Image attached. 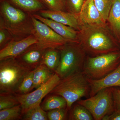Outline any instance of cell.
<instances>
[{
  "instance_id": "cell-31",
  "label": "cell",
  "mask_w": 120,
  "mask_h": 120,
  "mask_svg": "<svg viewBox=\"0 0 120 120\" xmlns=\"http://www.w3.org/2000/svg\"><path fill=\"white\" fill-rule=\"evenodd\" d=\"M102 120H120V109L115 110L111 114L105 116Z\"/></svg>"
},
{
  "instance_id": "cell-24",
  "label": "cell",
  "mask_w": 120,
  "mask_h": 120,
  "mask_svg": "<svg viewBox=\"0 0 120 120\" xmlns=\"http://www.w3.org/2000/svg\"><path fill=\"white\" fill-rule=\"evenodd\" d=\"M15 4L26 11H34L39 10L42 5L39 0H11Z\"/></svg>"
},
{
  "instance_id": "cell-18",
  "label": "cell",
  "mask_w": 120,
  "mask_h": 120,
  "mask_svg": "<svg viewBox=\"0 0 120 120\" xmlns=\"http://www.w3.org/2000/svg\"><path fill=\"white\" fill-rule=\"evenodd\" d=\"M56 49H49L45 52L43 54L41 64L45 65L55 73L60 64V51Z\"/></svg>"
},
{
  "instance_id": "cell-10",
  "label": "cell",
  "mask_w": 120,
  "mask_h": 120,
  "mask_svg": "<svg viewBox=\"0 0 120 120\" xmlns=\"http://www.w3.org/2000/svg\"><path fill=\"white\" fill-rule=\"evenodd\" d=\"M87 79L90 86L89 97H92L105 88L120 87V63L116 69L102 79L97 80Z\"/></svg>"
},
{
  "instance_id": "cell-33",
  "label": "cell",
  "mask_w": 120,
  "mask_h": 120,
  "mask_svg": "<svg viewBox=\"0 0 120 120\" xmlns=\"http://www.w3.org/2000/svg\"></svg>"
},
{
  "instance_id": "cell-6",
  "label": "cell",
  "mask_w": 120,
  "mask_h": 120,
  "mask_svg": "<svg viewBox=\"0 0 120 120\" xmlns=\"http://www.w3.org/2000/svg\"><path fill=\"white\" fill-rule=\"evenodd\" d=\"M92 114L94 120H101L106 115L111 114L115 109L112 87L101 90L92 97L77 101Z\"/></svg>"
},
{
  "instance_id": "cell-2",
  "label": "cell",
  "mask_w": 120,
  "mask_h": 120,
  "mask_svg": "<svg viewBox=\"0 0 120 120\" xmlns=\"http://www.w3.org/2000/svg\"><path fill=\"white\" fill-rule=\"evenodd\" d=\"M90 86L88 79L82 71L77 72L61 79L50 92L64 98L67 108L71 109L75 102L84 97H90Z\"/></svg>"
},
{
  "instance_id": "cell-25",
  "label": "cell",
  "mask_w": 120,
  "mask_h": 120,
  "mask_svg": "<svg viewBox=\"0 0 120 120\" xmlns=\"http://www.w3.org/2000/svg\"><path fill=\"white\" fill-rule=\"evenodd\" d=\"M14 94H0V110L6 109L19 105Z\"/></svg>"
},
{
  "instance_id": "cell-1",
  "label": "cell",
  "mask_w": 120,
  "mask_h": 120,
  "mask_svg": "<svg viewBox=\"0 0 120 120\" xmlns=\"http://www.w3.org/2000/svg\"><path fill=\"white\" fill-rule=\"evenodd\" d=\"M78 41L91 56L120 51V42L106 23L82 25Z\"/></svg>"
},
{
  "instance_id": "cell-15",
  "label": "cell",
  "mask_w": 120,
  "mask_h": 120,
  "mask_svg": "<svg viewBox=\"0 0 120 120\" xmlns=\"http://www.w3.org/2000/svg\"><path fill=\"white\" fill-rule=\"evenodd\" d=\"M43 50L37 47L36 49L29 50L23 54L21 61H19L30 70H34L42 64Z\"/></svg>"
},
{
  "instance_id": "cell-21",
  "label": "cell",
  "mask_w": 120,
  "mask_h": 120,
  "mask_svg": "<svg viewBox=\"0 0 120 120\" xmlns=\"http://www.w3.org/2000/svg\"><path fill=\"white\" fill-rule=\"evenodd\" d=\"M22 119L24 120H48L47 113L40 105L31 107L27 110L22 114Z\"/></svg>"
},
{
  "instance_id": "cell-17",
  "label": "cell",
  "mask_w": 120,
  "mask_h": 120,
  "mask_svg": "<svg viewBox=\"0 0 120 120\" xmlns=\"http://www.w3.org/2000/svg\"><path fill=\"white\" fill-rule=\"evenodd\" d=\"M55 72L49 69L45 65L41 64L34 70L32 90L37 89L47 82Z\"/></svg>"
},
{
  "instance_id": "cell-14",
  "label": "cell",
  "mask_w": 120,
  "mask_h": 120,
  "mask_svg": "<svg viewBox=\"0 0 120 120\" xmlns=\"http://www.w3.org/2000/svg\"><path fill=\"white\" fill-rule=\"evenodd\" d=\"M107 20L114 36L120 43V0H112Z\"/></svg>"
},
{
  "instance_id": "cell-5",
  "label": "cell",
  "mask_w": 120,
  "mask_h": 120,
  "mask_svg": "<svg viewBox=\"0 0 120 120\" xmlns=\"http://www.w3.org/2000/svg\"><path fill=\"white\" fill-rule=\"evenodd\" d=\"M120 63V51L86 57L83 73L87 79H102L116 69Z\"/></svg>"
},
{
  "instance_id": "cell-16",
  "label": "cell",
  "mask_w": 120,
  "mask_h": 120,
  "mask_svg": "<svg viewBox=\"0 0 120 120\" xmlns=\"http://www.w3.org/2000/svg\"><path fill=\"white\" fill-rule=\"evenodd\" d=\"M1 11L7 21L12 24L22 23L26 19V15L23 12L15 8L5 1L1 5Z\"/></svg>"
},
{
  "instance_id": "cell-32",
  "label": "cell",
  "mask_w": 120,
  "mask_h": 120,
  "mask_svg": "<svg viewBox=\"0 0 120 120\" xmlns=\"http://www.w3.org/2000/svg\"><path fill=\"white\" fill-rule=\"evenodd\" d=\"M6 35L4 31L1 30L0 31V46L2 45L3 42L4 41L5 39Z\"/></svg>"
},
{
  "instance_id": "cell-19",
  "label": "cell",
  "mask_w": 120,
  "mask_h": 120,
  "mask_svg": "<svg viewBox=\"0 0 120 120\" xmlns=\"http://www.w3.org/2000/svg\"><path fill=\"white\" fill-rule=\"evenodd\" d=\"M41 107L45 111L48 112L56 109L67 108V102L63 97L54 95L48 97Z\"/></svg>"
},
{
  "instance_id": "cell-8",
  "label": "cell",
  "mask_w": 120,
  "mask_h": 120,
  "mask_svg": "<svg viewBox=\"0 0 120 120\" xmlns=\"http://www.w3.org/2000/svg\"><path fill=\"white\" fill-rule=\"evenodd\" d=\"M60 79L55 73L47 82L32 92L23 94H15L22 106V114L31 107L41 105L42 99L50 93Z\"/></svg>"
},
{
  "instance_id": "cell-26",
  "label": "cell",
  "mask_w": 120,
  "mask_h": 120,
  "mask_svg": "<svg viewBox=\"0 0 120 120\" xmlns=\"http://www.w3.org/2000/svg\"><path fill=\"white\" fill-rule=\"evenodd\" d=\"M95 6L106 22L110 8L112 0H93Z\"/></svg>"
},
{
  "instance_id": "cell-28",
  "label": "cell",
  "mask_w": 120,
  "mask_h": 120,
  "mask_svg": "<svg viewBox=\"0 0 120 120\" xmlns=\"http://www.w3.org/2000/svg\"><path fill=\"white\" fill-rule=\"evenodd\" d=\"M50 10L63 11L65 8L64 0H43Z\"/></svg>"
},
{
  "instance_id": "cell-12",
  "label": "cell",
  "mask_w": 120,
  "mask_h": 120,
  "mask_svg": "<svg viewBox=\"0 0 120 120\" xmlns=\"http://www.w3.org/2000/svg\"><path fill=\"white\" fill-rule=\"evenodd\" d=\"M42 17L69 26L79 31L81 28L77 15L72 13L65 12L63 11L43 10L41 11Z\"/></svg>"
},
{
  "instance_id": "cell-9",
  "label": "cell",
  "mask_w": 120,
  "mask_h": 120,
  "mask_svg": "<svg viewBox=\"0 0 120 120\" xmlns=\"http://www.w3.org/2000/svg\"><path fill=\"white\" fill-rule=\"evenodd\" d=\"M38 41L34 36L31 35L19 41H11L0 51V60L14 58L20 56L30 46Z\"/></svg>"
},
{
  "instance_id": "cell-11",
  "label": "cell",
  "mask_w": 120,
  "mask_h": 120,
  "mask_svg": "<svg viewBox=\"0 0 120 120\" xmlns=\"http://www.w3.org/2000/svg\"><path fill=\"white\" fill-rule=\"evenodd\" d=\"M81 26L106 23L97 8L93 0H86L78 16Z\"/></svg>"
},
{
  "instance_id": "cell-13",
  "label": "cell",
  "mask_w": 120,
  "mask_h": 120,
  "mask_svg": "<svg viewBox=\"0 0 120 120\" xmlns=\"http://www.w3.org/2000/svg\"><path fill=\"white\" fill-rule=\"evenodd\" d=\"M34 17L47 24L57 34L61 37L72 42L78 43L79 31L69 26L38 15H34Z\"/></svg>"
},
{
  "instance_id": "cell-27",
  "label": "cell",
  "mask_w": 120,
  "mask_h": 120,
  "mask_svg": "<svg viewBox=\"0 0 120 120\" xmlns=\"http://www.w3.org/2000/svg\"><path fill=\"white\" fill-rule=\"evenodd\" d=\"M69 110L67 108L56 109L48 111L47 112L48 120H67Z\"/></svg>"
},
{
  "instance_id": "cell-3",
  "label": "cell",
  "mask_w": 120,
  "mask_h": 120,
  "mask_svg": "<svg viewBox=\"0 0 120 120\" xmlns=\"http://www.w3.org/2000/svg\"><path fill=\"white\" fill-rule=\"evenodd\" d=\"M30 71L14 58L0 60V94H15L23 78Z\"/></svg>"
},
{
  "instance_id": "cell-7",
  "label": "cell",
  "mask_w": 120,
  "mask_h": 120,
  "mask_svg": "<svg viewBox=\"0 0 120 120\" xmlns=\"http://www.w3.org/2000/svg\"><path fill=\"white\" fill-rule=\"evenodd\" d=\"M32 20L34 36L38 41L37 47L39 49H58L68 43L73 42L57 34L47 24L34 16L32 17Z\"/></svg>"
},
{
  "instance_id": "cell-23",
  "label": "cell",
  "mask_w": 120,
  "mask_h": 120,
  "mask_svg": "<svg viewBox=\"0 0 120 120\" xmlns=\"http://www.w3.org/2000/svg\"><path fill=\"white\" fill-rule=\"evenodd\" d=\"M34 70L30 71L24 77L20 84L15 94H25L32 90Z\"/></svg>"
},
{
  "instance_id": "cell-29",
  "label": "cell",
  "mask_w": 120,
  "mask_h": 120,
  "mask_svg": "<svg viewBox=\"0 0 120 120\" xmlns=\"http://www.w3.org/2000/svg\"><path fill=\"white\" fill-rule=\"evenodd\" d=\"M86 0H68V6L72 13L77 16Z\"/></svg>"
},
{
  "instance_id": "cell-30",
  "label": "cell",
  "mask_w": 120,
  "mask_h": 120,
  "mask_svg": "<svg viewBox=\"0 0 120 120\" xmlns=\"http://www.w3.org/2000/svg\"><path fill=\"white\" fill-rule=\"evenodd\" d=\"M112 90L115 109H120V87H113Z\"/></svg>"
},
{
  "instance_id": "cell-22",
  "label": "cell",
  "mask_w": 120,
  "mask_h": 120,
  "mask_svg": "<svg viewBox=\"0 0 120 120\" xmlns=\"http://www.w3.org/2000/svg\"><path fill=\"white\" fill-rule=\"evenodd\" d=\"M22 106L20 104L14 107L0 110V120H14L22 118Z\"/></svg>"
},
{
  "instance_id": "cell-20",
  "label": "cell",
  "mask_w": 120,
  "mask_h": 120,
  "mask_svg": "<svg viewBox=\"0 0 120 120\" xmlns=\"http://www.w3.org/2000/svg\"><path fill=\"white\" fill-rule=\"evenodd\" d=\"M68 119L71 120H94L89 110L83 106L77 103L72 109Z\"/></svg>"
},
{
  "instance_id": "cell-4",
  "label": "cell",
  "mask_w": 120,
  "mask_h": 120,
  "mask_svg": "<svg viewBox=\"0 0 120 120\" xmlns=\"http://www.w3.org/2000/svg\"><path fill=\"white\" fill-rule=\"evenodd\" d=\"M66 44L58 48L60 60L55 71L61 79L73 73L82 71L86 53L79 43Z\"/></svg>"
}]
</instances>
